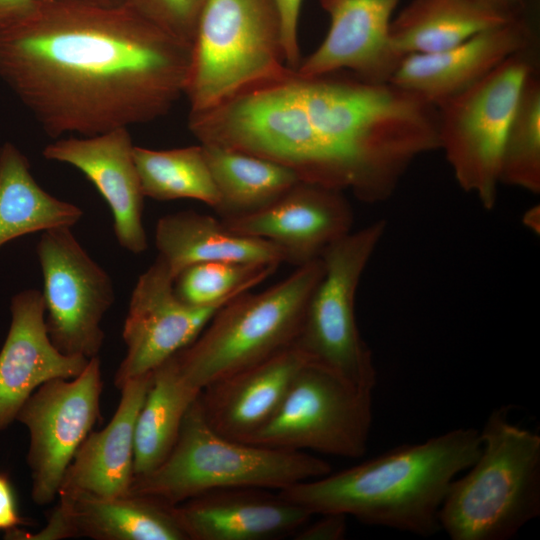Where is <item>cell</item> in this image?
I'll use <instances>...</instances> for the list:
<instances>
[{
	"label": "cell",
	"instance_id": "6da1fadb",
	"mask_svg": "<svg viewBox=\"0 0 540 540\" xmlns=\"http://www.w3.org/2000/svg\"><path fill=\"white\" fill-rule=\"evenodd\" d=\"M191 52L125 5L49 0L0 42V79L48 136H93L167 114Z\"/></svg>",
	"mask_w": 540,
	"mask_h": 540
},
{
	"label": "cell",
	"instance_id": "7a4b0ae2",
	"mask_svg": "<svg viewBox=\"0 0 540 540\" xmlns=\"http://www.w3.org/2000/svg\"><path fill=\"white\" fill-rule=\"evenodd\" d=\"M191 130L202 144L275 161L300 181L366 203L395 191L373 105L362 85L340 72L290 70L195 114Z\"/></svg>",
	"mask_w": 540,
	"mask_h": 540
},
{
	"label": "cell",
	"instance_id": "3957f363",
	"mask_svg": "<svg viewBox=\"0 0 540 540\" xmlns=\"http://www.w3.org/2000/svg\"><path fill=\"white\" fill-rule=\"evenodd\" d=\"M480 450L478 430L457 428L278 493L313 515L340 513L428 537L441 530L439 513L451 483Z\"/></svg>",
	"mask_w": 540,
	"mask_h": 540
},
{
	"label": "cell",
	"instance_id": "277c9868",
	"mask_svg": "<svg viewBox=\"0 0 540 540\" xmlns=\"http://www.w3.org/2000/svg\"><path fill=\"white\" fill-rule=\"evenodd\" d=\"M509 410L488 416L477 459L449 487L439 521L452 540H507L540 514V436Z\"/></svg>",
	"mask_w": 540,
	"mask_h": 540
},
{
	"label": "cell",
	"instance_id": "5b68a950",
	"mask_svg": "<svg viewBox=\"0 0 540 540\" xmlns=\"http://www.w3.org/2000/svg\"><path fill=\"white\" fill-rule=\"evenodd\" d=\"M331 472L329 463L305 451L250 444L215 431L199 396L187 410L165 460L134 478L131 492L177 505L200 494L228 488L281 490Z\"/></svg>",
	"mask_w": 540,
	"mask_h": 540
},
{
	"label": "cell",
	"instance_id": "8992f818",
	"mask_svg": "<svg viewBox=\"0 0 540 540\" xmlns=\"http://www.w3.org/2000/svg\"><path fill=\"white\" fill-rule=\"evenodd\" d=\"M322 273L320 257L262 292L245 291L224 304L174 355L184 380L201 391L292 346Z\"/></svg>",
	"mask_w": 540,
	"mask_h": 540
},
{
	"label": "cell",
	"instance_id": "52a82bcc",
	"mask_svg": "<svg viewBox=\"0 0 540 540\" xmlns=\"http://www.w3.org/2000/svg\"><path fill=\"white\" fill-rule=\"evenodd\" d=\"M290 70L274 0H207L184 95L201 112Z\"/></svg>",
	"mask_w": 540,
	"mask_h": 540
},
{
	"label": "cell",
	"instance_id": "ba28073f",
	"mask_svg": "<svg viewBox=\"0 0 540 540\" xmlns=\"http://www.w3.org/2000/svg\"><path fill=\"white\" fill-rule=\"evenodd\" d=\"M386 230L377 220L330 245L321 255L323 273L312 292L294 342L308 363L371 391L377 383L372 352L355 315L357 289Z\"/></svg>",
	"mask_w": 540,
	"mask_h": 540
},
{
	"label": "cell",
	"instance_id": "9c48e42d",
	"mask_svg": "<svg viewBox=\"0 0 540 540\" xmlns=\"http://www.w3.org/2000/svg\"><path fill=\"white\" fill-rule=\"evenodd\" d=\"M520 51L475 84L437 106L439 149L459 186L490 210L500 184L505 138L523 85L535 70Z\"/></svg>",
	"mask_w": 540,
	"mask_h": 540
},
{
	"label": "cell",
	"instance_id": "30bf717a",
	"mask_svg": "<svg viewBox=\"0 0 540 540\" xmlns=\"http://www.w3.org/2000/svg\"><path fill=\"white\" fill-rule=\"evenodd\" d=\"M372 423V392L306 363L272 418L246 443L360 458Z\"/></svg>",
	"mask_w": 540,
	"mask_h": 540
},
{
	"label": "cell",
	"instance_id": "8fae6325",
	"mask_svg": "<svg viewBox=\"0 0 540 540\" xmlns=\"http://www.w3.org/2000/svg\"><path fill=\"white\" fill-rule=\"evenodd\" d=\"M43 277L45 325L63 354L99 356L102 320L115 300L109 274L86 252L70 227L43 231L36 245Z\"/></svg>",
	"mask_w": 540,
	"mask_h": 540
},
{
	"label": "cell",
	"instance_id": "7c38bea8",
	"mask_svg": "<svg viewBox=\"0 0 540 540\" xmlns=\"http://www.w3.org/2000/svg\"><path fill=\"white\" fill-rule=\"evenodd\" d=\"M103 389L99 356L72 379H53L38 387L17 414L29 431L27 463L33 501L50 504L78 448L101 416Z\"/></svg>",
	"mask_w": 540,
	"mask_h": 540
},
{
	"label": "cell",
	"instance_id": "4fadbf2b",
	"mask_svg": "<svg viewBox=\"0 0 540 540\" xmlns=\"http://www.w3.org/2000/svg\"><path fill=\"white\" fill-rule=\"evenodd\" d=\"M173 284L168 266L158 256L138 277L122 330L126 354L114 377L119 389L191 344L223 306L188 305Z\"/></svg>",
	"mask_w": 540,
	"mask_h": 540
},
{
	"label": "cell",
	"instance_id": "5bb4252c",
	"mask_svg": "<svg viewBox=\"0 0 540 540\" xmlns=\"http://www.w3.org/2000/svg\"><path fill=\"white\" fill-rule=\"evenodd\" d=\"M221 221L236 233L276 244L298 267L350 233L354 216L344 192L299 181L266 207Z\"/></svg>",
	"mask_w": 540,
	"mask_h": 540
},
{
	"label": "cell",
	"instance_id": "9a60e30c",
	"mask_svg": "<svg viewBox=\"0 0 540 540\" xmlns=\"http://www.w3.org/2000/svg\"><path fill=\"white\" fill-rule=\"evenodd\" d=\"M128 128L93 136L60 138L43 149L47 160L69 164L81 171L111 209L119 245L132 254L147 247L143 225L144 194L133 157Z\"/></svg>",
	"mask_w": 540,
	"mask_h": 540
},
{
	"label": "cell",
	"instance_id": "2e32d148",
	"mask_svg": "<svg viewBox=\"0 0 540 540\" xmlns=\"http://www.w3.org/2000/svg\"><path fill=\"white\" fill-rule=\"evenodd\" d=\"M400 0H320L330 26L319 47L296 72L319 76L343 70L371 82H388L404 57L390 40Z\"/></svg>",
	"mask_w": 540,
	"mask_h": 540
},
{
	"label": "cell",
	"instance_id": "e0dca14e",
	"mask_svg": "<svg viewBox=\"0 0 540 540\" xmlns=\"http://www.w3.org/2000/svg\"><path fill=\"white\" fill-rule=\"evenodd\" d=\"M532 39V27L522 13L446 50L405 56L389 81L437 107L529 49Z\"/></svg>",
	"mask_w": 540,
	"mask_h": 540
},
{
	"label": "cell",
	"instance_id": "ac0fdd59",
	"mask_svg": "<svg viewBox=\"0 0 540 540\" xmlns=\"http://www.w3.org/2000/svg\"><path fill=\"white\" fill-rule=\"evenodd\" d=\"M11 323L0 350V431L6 429L34 393L47 381L72 379L89 359L61 353L45 325L42 292L28 289L10 304Z\"/></svg>",
	"mask_w": 540,
	"mask_h": 540
},
{
	"label": "cell",
	"instance_id": "d6986e66",
	"mask_svg": "<svg viewBox=\"0 0 540 540\" xmlns=\"http://www.w3.org/2000/svg\"><path fill=\"white\" fill-rule=\"evenodd\" d=\"M59 502L46 526L27 538L59 540H188L175 505L130 492L115 497L58 494Z\"/></svg>",
	"mask_w": 540,
	"mask_h": 540
},
{
	"label": "cell",
	"instance_id": "ffe728a7",
	"mask_svg": "<svg viewBox=\"0 0 540 540\" xmlns=\"http://www.w3.org/2000/svg\"><path fill=\"white\" fill-rule=\"evenodd\" d=\"M188 540H273L293 536L314 515L278 491L236 487L175 505Z\"/></svg>",
	"mask_w": 540,
	"mask_h": 540
},
{
	"label": "cell",
	"instance_id": "44dd1931",
	"mask_svg": "<svg viewBox=\"0 0 540 540\" xmlns=\"http://www.w3.org/2000/svg\"><path fill=\"white\" fill-rule=\"evenodd\" d=\"M306 363L292 345L211 383L199 394L204 417L221 435L245 442L272 418Z\"/></svg>",
	"mask_w": 540,
	"mask_h": 540
},
{
	"label": "cell",
	"instance_id": "7402d4cb",
	"mask_svg": "<svg viewBox=\"0 0 540 540\" xmlns=\"http://www.w3.org/2000/svg\"><path fill=\"white\" fill-rule=\"evenodd\" d=\"M152 372L127 381L110 422L90 432L75 453L58 494L115 497L131 492L134 435L138 413L151 384Z\"/></svg>",
	"mask_w": 540,
	"mask_h": 540
},
{
	"label": "cell",
	"instance_id": "603a6c76",
	"mask_svg": "<svg viewBox=\"0 0 540 540\" xmlns=\"http://www.w3.org/2000/svg\"><path fill=\"white\" fill-rule=\"evenodd\" d=\"M155 246L173 278L202 262L280 265L285 252L276 244L236 233L212 216L193 210L162 216L155 227Z\"/></svg>",
	"mask_w": 540,
	"mask_h": 540
},
{
	"label": "cell",
	"instance_id": "cb8c5ba5",
	"mask_svg": "<svg viewBox=\"0 0 540 540\" xmlns=\"http://www.w3.org/2000/svg\"><path fill=\"white\" fill-rule=\"evenodd\" d=\"M513 18L472 0H413L392 19L390 40L402 57L434 53Z\"/></svg>",
	"mask_w": 540,
	"mask_h": 540
},
{
	"label": "cell",
	"instance_id": "d4e9b609",
	"mask_svg": "<svg viewBox=\"0 0 540 540\" xmlns=\"http://www.w3.org/2000/svg\"><path fill=\"white\" fill-rule=\"evenodd\" d=\"M77 205L45 191L27 157L11 142L0 147V247L35 232L72 227L82 218Z\"/></svg>",
	"mask_w": 540,
	"mask_h": 540
},
{
	"label": "cell",
	"instance_id": "484cf974",
	"mask_svg": "<svg viewBox=\"0 0 540 540\" xmlns=\"http://www.w3.org/2000/svg\"><path fill=\"white\" fill-rule=\"evenodd\" d=\"M201 145L219 196L214 210L222 220L260 210L300 181L294 171L275 161L215 145Z\"/></svg>",
	"mask_w": 540,
	"mask_h": 540
},
{
	"label": "cell",
	"instance_id": "4316f807",
	"mask_svg": "<svg viewBox=\"0 0 540 540\" xmlns=\"http://www.w3.org/2000/svg\"><path fill=\"white\" fill-rule=\"evenodd\" d=\"M200 392L184 380L174 356L152 371L135 425V478L150 473L169 455L183 418Z\"/></svg>",
	"mask_w": 540,
	"mask_h": 540
},
{
	"label": "cell",
	"instance_id": "83f0119b",
	"mask_svg": "<svg viewBox=\"0 0 540 540\" xmlns=\"http://www.w3.org/2000/svg\"><path fill=\"white\" fill-rule=\"evenodd\" d=\"M133 157L145 197L194 199L217 206L218 192L201 144L168 150L134 145Z\"/></svg>",
	"mask_w": 540,
	"mask_h": 540
},
{
	"label": "cell",
	"instance_id": "f1b7e54d",
	"mask_svg": "<svg viewBox=\"0 0 540 540\" xmlns=\"http://www.w3.org/2000/svg\"><path fill=\"white\" fill-rule=\"evenodd\" d=\"M500 183L540 191V82L526 79L504 142Z\"/></svg>",
	"mask_w": 540,
	"mask_h": 540
},
{
	"label": "cell",
	"instance_id": "f546056e",
	"mask_svg": "<svg viewBox=\"0 0 540 540\" xmlns=\"http://www.w3.org/2000/svg\"><path fill=\"white\" fill-rule=\"evenodd\" d=\"M279 265L202 262L183 269L174 278L180 300L197 307L222 306L272 275Z\"/></svg>",
	"mask_w": 540,
	"mask_h": 540
},
{
	"label": "cell",
	"instance_id": "4dcf8cb0",
	"mask_svg": "<svg viewBox=\"0 0 540 540\" xmlns=\"http://www.w3.org/2000/svg\"><path fill=\"white\" fill-rule=\"evenodd\" d=\"M207 0H124L123 5L172 37L192 46Z\"/></svg>",
	"mask_w": 540,
	"mask_h": 540
},
{
	"label": "cell",
	"instance_id": "1f68e13d",
	"mask_svg": "<svg viewBox=\"0 0 540 540\" xmlns=\"http://www.w3.org/2000/svg\"><path fill=\"white\" fill-rule=\"evenodd\" d=\"M49 0H0V42L27 25Z\"/></svg>",
	"mask_w": 540,
	"mask_h": 540
},
{
	"label": "cell",
	"instance_id": "d6a6232c",
	"mask_svg": "<svg viewBox=\"0 0 540 540\" xmlns=\"http://www.w3.org/2000/svg\"><path fill=\"white\" fill-rule=\"evenodd\" d=\"M302 1L274 0L281 19L286 65L292 70H297L301 62L297 30Z\"/></svg>",
	"mask_w": 540,
	"mask_h": 540
},
{
	"label": "cell",
	"instance_id": "836d02e7",
	"mask_svg": "<svg viewBox=\"0 0 540 540\" xmlns=\"http://www.w3.org/2000/svg\"><path fill=\"white\" fill-rule=\"evenodd\" d=\"M299 528L292 536L295 540H341L347 532V517L340 513L319 514Z\"/></svg>",
	"mask_w": 540,
	"mask_h": 540
},
{
	"label": "cell",
	"instance_id": "e575fe53",
	"mask_svg": "<svg viewBox=\"0 0 540 540\" xmlns=\"http://www.w3.org/2000/svg\"><path fill=\"white\" fill-rule=\"evenodd\" d=\"M27 524L21 517L16 492L7 473L0 471V532L8 538Z\"/></svg>",
	"mask_w": 540,
	"mask_h": 540
},
{
	"label": "cell",
	"instance_id": "d590c367",
	"mask_svg": "<svg viewBox=\"0 0 540 540\" xmlns=\"http://www.w3.org/2000/svg\"><path fill=\"white\" fill-rule=\"evenodd\" d=\"M501 14L515 17L523 13L525 0H472Z\"/></svg>",
	"mask_w": 540,
	"mask_h": 540
},
{
	"label": "cell",
	"instance_id": "8d00e7d4",
	"mask_svg": "<svg viewBox=\"0 0 540 540\" xmlns=\"http://www.w3.org/2000/svg\"><path fill=\"white\" fill-rule=\"evenodd\" d=\"M55 1L75 2V3L89 4V5L114 7V6L123 5L124 0H55Z\"/></svg>",
	"mask_w": 540,
	"mask_h": 540
},
{
	"label": "cell",
	"instance_id": "74e56055",
	"mask_svg": "<svg viewBox=\"0 0 540 540\" xmlns=\"http://www.w3.org/2000/svg\"><path fill=\"white\" fill-rule=\"evenodd\" d=\"M527 214L530 217H532V219L529 217H526L525 219L526 224L533 230H539V228L536 226V221L539 222V219L536 220V217L539 216V207H535L531 209Z\"/></svg>",
	"mask_w": 540,
	"mask_h": 540
}]
</instances>
